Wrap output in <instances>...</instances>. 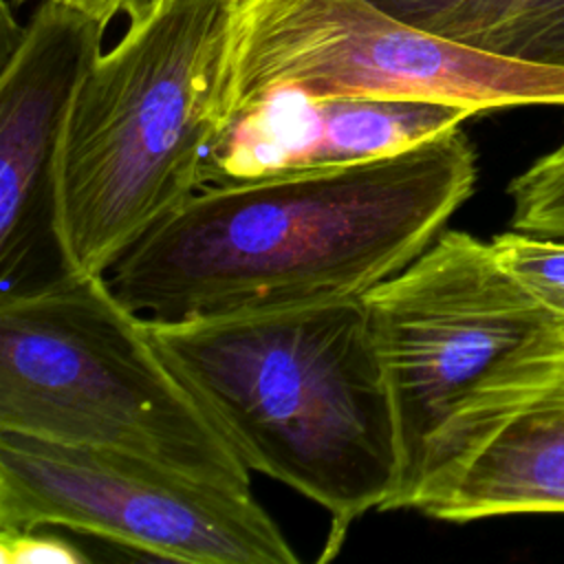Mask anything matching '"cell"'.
Listing matches in <instances>:
<instances>
[{"label":"cell","instance_id":"6da1fadb","mask_svg":"<svg viewBox=\"0 0 564 564\" xmlns=\"http://www.w3.org/2000/svg\"><path fill=\"white\" fill-rule=\"evenodd\" d=\"M474 183L458 126L381 159L205 185L106 280L159 322L361 300L443 234Z\"/></svg>","mask_w":564,"mask_h":564},{"label":"cell","instance_id":"7a4b0ae2","mask_svg":"<svg viewBox=\"0 0 564 564\" xmlns=\"http://www.w3.org/2000/svg\"><path fill=\"white\" fill-rule=\"evenodd\" d=\"M148 326L242 463L328 511L319 562L339 553L357 518L383 509L399 452L364 300Z\"/></svg>","mask_w":564,"mask_h":564},{"label":"cell","instance_id":"3957f363","mask_svg":"<svg viewBox=\"0 0 564 564\" xmlns=\"http://www.w3.org/2000/svg\"><path fill=\"white\" fill-rule=\"evenodd\" d=\"M229 0H156L84 75L57 154V229L75 275L115 262L212 183Z\"/></svg>","mask_w":564,"mask_h":564},{"label":"cell","instance_id":"277c9868","mask_svg":"<svg viewBox=\"0 0 564 564\" xmlns=\"http://www.w3.org/2000/svg\"><path fill=\"white\" fill-rule=\"evenodd\" d=\"M0 430L112 447L251 491V469L106 275L0 297Z\"/></svg>","mask_w":564,"mask_h":564},{"label":"cell","instance_id":"5b68a950","mask_svg":"<svg viewBox=\"0 0 564 564\" xmlns=\"http://www.w3.org/2000/svg\"><path fill=\"white\" fill-rule=\"evenodd\" d=\"M273 90L315 99L436 101L478 115L564 106V68L434 35L375 0H238L227 11L216 75L223 128Z\"/></svg>","mask_w":564,"mask_h":564},{"label":"cell","instance_id":"8992f818","mask_svg":"<svg viewBox=\"0 0 564 564\" xmlns=\"http://www.w3.org/2000/svg\"><path fill=\"white\" fill-rule=\"evenodd\" d=\"M390 390L399 471L381 511L419 509L443 449L500 364L553 317L465 231H443L364 297Z\"/></svg>","mask_w":564,"mask_h":564},{"label":"cell","instance_id":"52a82bcc","mask_svg":"<svg viewBox=\"0 0 564 564\" xmlns=\"http://www.w3.org/2000/svg\"><path fill=\"white\" fill-rule=\"evenodd\" d=\"M66 527L187 564H297L251 496L150 458L0 430V529Z\"/></svg>","mask_w":564,"mask_h":564},{"label":"cell","instance_id":"ba28073f","mask_svg":"<svg viewBox=\"0 0 564 564\" xmlns=\"http://www.w3.org/2000/svg\"><path fill=\"white\" fill-rule=\"evenodd\" d=\"M106 22L44 0L0 75V297L70 273L57 229V154L75 93L101 55Z\"/></svg>","mask_w":564,"mask_h":564},{"label":"cell","instance_id":"9c48e42d","mask_svg":"<svg viewBox=\"0 0 564 564\" xmlns=\"http://www.w3.org/2000/svg\"><path fill=\"white\" fill-rule=\"evenodd\" d=\"M421 513H564V319L527 337L452 432Z\"/></svg>","mask_w":564,"mask_h":564},{"label":"cell","instance_id":"30bf717a","mask_svg":"<svg viewBox=\"0 0 564 564\" xmlns=\"http://www.w3.org/2000/svg\"><path fill=\"white\" fill-rule=\"evenodd\" d=\"M471 115L436 101L315 99L273 90L227 119L209 185L399 154Z\"/></svg>","mask_w":564,"mask_h":564},{"label":"cell","instance_id":"8fae6325","mask_svg":"<svg viewBox=\"0 0 564 564\" xmlns=\"http://www.w3.org/2000/svg\"><path fill=\"white\" fill-rule=\"evenodd\" d=\"M434 35L564 68V0H375Z\"/></svg>","mask_w":564,"mask_h":564},{"label":"cell","instance_id":"7c38bea8","mask_svg":"<svg viewBox=\"0 0 564 564\" xmlns=\"http://www.w3.org/2000/svg\"><path fill=\"white\" fill-rule=\"evenodd\" d=\"M498 262L557 319H564V240L507 231L496 236Z\"/></svg>","mask_w":564,"mask_h":564},{"label":"cell","instance_id":"4fadbf2b","mask_svg":"<svg viewBox=\"0 0 564 564\" xmlns=\"http://www.w3.org/2000/svg\"><path fill=\"white\" fill-rule=\"evenodd\" d=\"M507 192L516 231L564 240V145L520 172Z\"/></svg>","mask_w":564,"mask_h":564},{"label":"cell","instance_id":"5bb4252c","mask_svg":"<svg viewBox=\"0 0 564 564\" xmlns=\"http://www.w3.org/2000/svg\"><path fill=\"white\" fill-rule=\"evenodd\" d=\"M0 553L4 564H37V562L77 564L86 560L68 542L53 535H42L37 533V529H31V531L0 529Z\"/></svg>","mask_w":564,"mask_h":564},{"label":"cell","instance_id":"9a60e30c","mask_svg":"<svg viewBox=\"0 0 564 564\" xmlns=\"http://www.w3.org/2000/svg\"><path fill=\"white\" fill-rule=\"evenodd\" d=\"M57 2H64L68 7H75L106 24H110V20L119 13H126L130 2L132 0H57Z\"/></svg>","mask_w":564,"mask_h":564},{"label":"cell","instance_id":"2e32d148","mask_svg":"<svg viewBox=\"0 0 564 564\" xmlns=\"http://www.w3.org/2000/svg\"><path fill=\"white\" fill-rule=\"evenodd\" d=\"M152 2H156V0H132L130 7H128V11H126V15H130V13L139 11V9H143V7H148V4H152ZM236 2H238V0H229V7L236 4Z\"/></svg>","mask_w":564,"mask_h":564},{"label":"cell","instance_id":"e0dca14e","mask_svg":"<svg viewBox=\"0 0 564 564\" xmlns=\"http://www.w3.org/2000/svg\"><path fill=\"white\" fill-rule=\"evenodd\" d=\"M26 0H4V4H11V7H20V4H24Z\"/></svg>","mask_w":564,"mask_h":564}]
</instances>
